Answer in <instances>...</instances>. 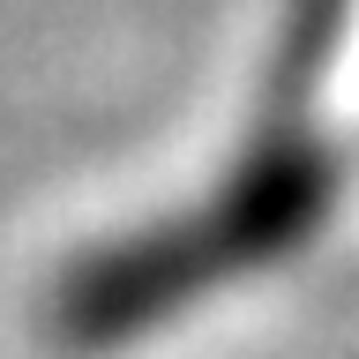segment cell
Returning a JSON list of instances; mask_svg holds the SVG:
<instances>
[{"label": "cell", "instance_id": "1", "mask_svg": "<svg viewBox=\"0 0 359 359\" xmlns=\"http://www.w3.org/2000/svg\"><path fill=\"white\" fill-rule=\"evenodd\" d=\"M322 187L330 180L307 157L262 165L210 217H195L187 232H165V240L135 247V255H112L105 269H90L83 285H75V299H67V330L83 337V344H97V337H120L135 322H150L157 307H172L180 292L210 285L224 269H247L255 255H269V247H285V240L307 232V217L322 210Z\"/></svg>", "mask_w": 359, "mask_h": 359}]
</instances>
